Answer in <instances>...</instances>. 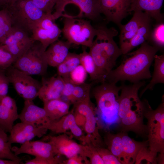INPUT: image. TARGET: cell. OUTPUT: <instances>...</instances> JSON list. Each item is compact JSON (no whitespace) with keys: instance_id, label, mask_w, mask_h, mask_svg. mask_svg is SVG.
<instances>
[{"instance_id":"obj_41","label":"cell","mask_w":164,"mask_h":164,"mask_svg":"<svg viewBox=\"0 0 164 164\" xmlns=\"http://www.w3.org/2000/svg\"><path fill=\"white\" fill-rule=\"evenodd\" d=\"M39 8L45 13H51L53 7L60 0H31Z\"/></svg>"},{"instance_id":"obj_52","label":"cell","mask_w":164,"mask_h":164,"mask_svg":"<svg viewBox=\"0 0 164 164\" xmlns=\"http://www.w3.org/2000/svg\"></svg>"},{"instance_id":"obj_43","label":"cell","mask_w":164,"mask_h":164,"mask_svg":"<svg viewBox=\"0 0 164 164\" xmlns=\"http://www.w3.org/2000/svg\"><path fill=\"white\" fill-rule=\"evenodd\" d=\"M9 83V78L5 73V70L0 71V94L2 98L7 95Z\"/></svg>"},{"instance_id":"obj_48","label":"cell","mask_w":164,"mask_h":164,"mask_svg":"<svg viewBox=\"0 0 164 164\" xmlns=\"http://www.w3.org/2000/svg\"><path fill=\"white\" fill-rule=\"evenodd\" d=\"M10 0H0V5L4 6V8L7 6L9 3Z\"/></svg>"},{"instance_id":"obj_45","label":"cell","mask_w":164,"mask_h":164,"mask_svg":"<svg viewBox=\"0 0 164 164\" xmlns=\"http://www.w3.org/2000/svg\"><path fill=\"white\" fill-rule=\"evenodd\" d=\"M72 112L75 123L83 131H84L86 122L85 116L83 114L73 110Z\"/></svg>"},{"instance_id":"obj_31","label":"cell","mask_w":164,"mask_h":164,"mask_svg":"<svg viewBox=\"0 0 164 164\" xmlns=\"http://www.w3.org/2000/svg\"><path fill=\"white\" fill-rule=\"evenodd\" d=\"M12 147L6 132L0 128V158L12 160L23 164L22 162V159L15 154L12 151Z\"/></svg>"},{"instance_id":"obj_40","label":"cell","mask_w":164,"mask_h":164,"mask_svg":"<svg viewBox=\"0 0 164 164\" xmlns=\"http://www.w3.org/2000/svg\"><path fill=\"white\" fill-rule=\"evenodd\" d=\"M104 164H121L118 159L108 149L95 146Z\"/></svg>"},{"instance_id":"obj_4","label":"cell","mask_w":164,"mask_h":164,"mask_svg":"<svg viewBox=\"0 0 164 164\" xmlns=\"http://www.w3.org/2000/svg\"><path fill=\"white\" fill-rule=\"evenodd\" d=\"M121 86L105 81L95 87L93 95L97 104L95 112L99 129L109 130L119 124V92Z\"/></svg>"},{"instance_id":"obj_2","label":"cell","mask_w":164,"mask_h":164,"mask_svg":"<svg viewBox=\"0 0 164 164\" xmlns=\"http://www.w3.org/2000/svg\"><path fill=\"white\" fill-rule=\"evenodd\" d=\"M121 85L119 95V125L121 132H132L137 136H147L146 125L144 124V100L138 95L139 90L145 84V81Z\"/></svg>"},{"instance_id":"obj_44","label":"cell","mask_w":164,"mask_h":164,"mask_svg":"<svg viewBox=\"0 0 164 164\" xmlns=\"http://www.w3.org/2000/svg\"><path fill=\"white\" fill-rule=\"evenodd\" d=\"M90 164L89 160L80 155H77L63 160V164Z\"/></svg>"},{"instance_id":"obj_30","label":"cell","mask_w":164,"mask_h":164,"mask_svg":"<svg viewBox=\"0 0 164 164\" xmlns=\"http://www.w3.org/2000/svg\"><path fill=\"white\" fill-rule=\"evenodd\" d=\"M80 64V54L69 53L64 60L56 67L57 75L62 78L70 77L71 72Z\"/></svg>"},{"instance_id":"obj_38","label":"cell","mask_w":164,"mask_h":164,"mask_svg":"<svg viewBox=\"0 0 164 164\" xmlns=\"http://www.w3.org/2000/svg\"><path fill=\"white\" fill-rule=\"evenodd\" d=\"M16 60L12 54L0 44V70H5L13 65Z\"/></svg>"},{"instance_id":"obj_50","label":"cell","mask_w":164,"mask_h":164,"mask_svg":"<svg viewBox=\"0 0 164 164\" xmlns=\"http://www.w3.org/2000/svg\"><path fill=\"white\" fill-rule=\"evenodd\" d=\"M13 0H10V3Z\"/></svg>"},{"instance_id":"obj_22","label":"cell","mask_w":164,"mask_h":164,"mask_svg":"<svg viewBox=\"0 0 164 164\" xmlns=\"http://www.w3.org/2000/svg\"><path fill=\"white\" fill-rule=\"evenodd\" d=\"M71 44L67 40H57L50 44L44 52L48 65L56 67L65 59Z\"/></svg>"},{"instance_id":"obj_26","label":"cell","mask_w":164,"mask_h":164,"mask_svg":"<svg viewBox=\"0 0 164 164\" xmlns=\"http://www.w3.org/2000/svg\"><path fill=\"white\" fill-rule=\"evenodd\" d=\"M44 109L48 118L51 121L57 120L69 113L70 103L61 98L43 102Z\"/></svg>"},{"instance_id":"obj_35","label":"cell","mask_w":164,"mask_h":164,"mask_svg":"<svg viewBox=\"0 0 164 164\" xmlns=\"http://www.w3.org/2000/svg\"><path fill=\"white\" fill-rule=\"evenodd\" d=\"M92 84L84 83L76 84L69 102L73 104L90 98Z\"/></svg>"},{"instance_id":"obj_46","label":"cell","mask_w":164,"mask_h":164,"mask_svg":"<svg viewBox=\"0 0 164 164\" xmlns=\"http://www.w3.org/2000/svg\"><path fill=\"white\" fill-rule=\"evenodd\" d=\"M20 163L12 160L0 158V164H19Z\"/></svg>"},{"instance_id":"obj_33","label":"cell","mask_w":164,"mask_h":164,"mask_svg":"<svg viewBox=\"0 0 164 164\" xmlns=\"http://www.w3.org/2000/svg\"><path fill=\"white\" fill-rule=\"evenodd\" d=\"M13 26L7 9H0V44L4 42L11 31Z\"/></svg>"},{"instance_id":"obj_42","label":"cell","mask_w":164,"mask_h":164,"mask_svg":"<svg viewBox=\"0 0 164 164\" xmlns=\"http://www.w3.org/2000/svg\"><path fill=\"white\" fill-rule=\"evenodd\" d=\"M63 78L64 81V86L62 92V97H65L69 102L70 99L72 96L76 84L72 81L70 77Z\"/></svg>"},{"instance_id":"obj_11","label":"cell","mask_w":164,"mask_h":164,"mask_svg":"<svg viewBox=\"0 0 164 164\" xmlns=\"http://www.w3.org/2000/svg\"><path fill=\"white\" fill-rule=\"evenodd\" d=\"M22 144L19 147H12V151L15 155L26 153L48 159L51 161L53 164H63V161L58 157V155H55L53 147L49 142L29 141Z\"/></svg>"},{"instance_id":"obj_29","label":"cell","mask_w":164,"mask_h":164,"mask_svg":"<svg viewBox=\"0 0 164 164\" xmlns=\"http://www.w3.org/2000/svg\"><path fill=\"white\" fill-rule=\"evenodd\" d=\"M104 142L108 149L118 159L121 164H125L122 150L121 132L116 134L108 132L104 136Z\"/></svg>"},{"instance_id":"obj_3","label":"cell","mask_w":164,"mask_h":164,"mask_svg":"<svg viewBox=\"0 0 164 164\" xmlns=\"http://www.w3.org/2000/svg\"><path fill=\"white\" fill-rule=\"evenodd\" d=\"M96 38L90 48L89 53L96 65L98 82L102 83L116 65L118 57L122 55L121 50L114 39L118 34L113 27L104 25L96 28Z\"/></svg>"},{"instance_id":"obj_18","label":"cell","mask_w":164,"mask_h":164,"mask_svg":"<svg viewBox=\"0 0 164 164\" xmlns=\"http://www.w3.org/2000/svg\"><path fill=\"white\" fill-rule=\"evenodd\" d=\"M42 86L38 97L43 102L60 98L64 86V81L57 75L49 78L42 77Z\"/></svg>"},{"instance_id":"obj_24","label":"cell","mask_w":164,"mask_h":164,"mask_svg":"<svg viewBox=\"0 0 164 164\" xmlns=\"http://www.w3.org/2000/svg\"><path fill=\"white\" fill-rule=\"evenodd\" d=\"M122 150L125 164H133L135 162L139 151L143 147L148 146L147 140L138 142L131 138L126 132H121Z\"/></svg>"},{"instance_id":"obj_21","label":"cell","mask_w":164,"mask_h":164,"mask_svg":"<svg viewBox=\"0 0 164 164\" xmlns=\"http://www.w3.org/2000/svg\"><path fill=\"white\" fill-rule=\"evenodd\" d=\"M31 32L32 39L39 42L46 50L50 44L58 40L62 30L55 23L52 26L43 27L34 26Z\"/></svg>"},{"instance_id":"obj_13","label":"cell","mask_w":164,"mask_h":164,"mask_svg":"<svg viewBox=\"0 0 164 164\" xmlns=\"http://www.w3.org/2000/svg\"><path fill=\"white\" fill-rule=\"evenodd\" d=\"M34 42L28 32L21 29L13 26L9 34L1 44L17 60Z\"/></svg>"},{"instance_id":"obj_5","label":"cell","mask_w":164,"mask_h":164,"mask_svg":"<svg viewBox=\"0 0 164 164\" xmlns=\"http://www.w3.org/2000/svg\"><path fill=\"white\" fill-rule=\"evenodd\" d=\"M144 115L147 120L146 125L149 148L151 151L164 154V101L155 110L148 101L143 100Z\"/></svg>"},{"instance_id":"obj_49","label":"cell","mask_w":164,"mask_h":164,"mask_svg":"<svg viewBox=\"0 0 164 164\" xmlns=\"http://www.w3.org/2000/svg\"><path fill=\"white\" fill-rule=\"evenodd\" d=\"M2 97H1V96L0 95V100H1V99Z\"/></svg>"},{"instance_id":"obj_12","label":"cell","mask_w":164,"mask_h":164,"mask_svg":"<svg viewBox=\"0 0 164 164\" xmlns=\"http://www.w3.org/2000/svg\"><path fill=\"white\" fill-rule=\"evenodd\" d=\"M132 0H97L101 13L107 20L118 26L122 20L130 14Z\"/></svg>"},{"instance_id":"obj_51","label":"cell","mask_w":164,"mask_h":164,"mask_svg":"<svg viewBox=\"0 0 164 164\" xmlns=\"http://www.w3.org/2000/svg\"><path fill=\"white\" fill-rule=\"evenodd\" d=\"M0 71H2V70H0Z\"/></svg>"},{"instance_id":"obj_8","label":"cell","mask_w":164,"mask_h":164,"mask_svg":"<svg viewBox=\"0 0 164 164\" xmlns=\"http://www.w3.org/2000/svg\"><path fill=\"white\" fill-rule=\"evenodd\" d=\"M45 50L39 42L35 41L13 66L29 75L43 76L46 73L48 66L44 54Z\"/></svg>"},{"instance_id":"obj_14","label":"cell","mask_w":164,"mask_h":164,"mask_svg":"<svg viewBox=\"0 0 164 164\" xmlns=\"http://www.w3.org/2000/svg\"><path fill=\"white\" fill-rule=\"evenodd\" d=\"M48 130L32 124L23 121L13 126L9 136L11 144H22L31 141L36 137L40 138L46 134Z\"/></svg>"},{"instance_id":"obj_19","label":"cell","mask_w":164,"mask_h":164,"mask_svg":"<svg viewBox=\"0 0 164 164\" xmlns=\"http://www.w3.org/2000/svg\"><path fill=\"white\" fill-rule=\"evenodd\" d=\"M133 16L125 25L121 24L118 26L120 30L119 35L120 45L128 42L134 36L142 24L151 18L146 13L135 10Z\"/></svg>"},{"instance_id":"obj_34","label":"cell","mask_w":164,"mask_h":164,"mask_svg":"<svg viewBox=\"0 0 164 164\" xmlns=\"http://www.w3.org/2000/svg\"><path fill=\"white\" fill-rule=\"evenodd\" d=\"M164 23L163 22H157L152 29L149 42L157 47L159 50L162 49L164 47Z\"/></svg>"},{"instance_id":"obj_36","label":"cell","mask_w":164,"mask_h":164,"mask_svg":"<svg viewBox=\"0 0 164 164\" xmlns=\"http://www.w3.org/2000/svg\"><path fill=\"white\" fill-rule=\"evenodd\" d=\"M79 155L85 158H88L90 164H104L95 146L91 145H81Z\"/></svg>"},{"instance_id":"obj_20","label":"cell","mask_w":164,"mask_h":164,"mask_svg":"<svg viewBox=\"0 0 164 164\" xmlns=\"http://www.w3.org/2000/svg\"><path fill=\"white\" fill-rule=\"evenodd\" d=\"M72 3L77 5L80 12L77 17L84 16L93 21H96L100 17L101 13L97 0H60L58 4L62 9L64 10L66 5Z\"/></svg>"},{"instance_id":"obj_15","label":"cell","mask_w":164,"mask_h":164,"mask_svg":"<svg viewBox=\"0 0 164 164\" xmlns=\"http://www.w3.org/2000/svg\"><path fill=\"white\" fill-rule=\"evenodd\" d=\"M48 138L56 155H63L69 158L80 153L81 145L72 140L66 133L56 136L50 135Z\"/></svg>"},{"instance_id":"obj_23","label":"cell","mask_w":164,"mask_h":164,"mask_svg":"<svg viewBox=\"0 0 164 164\" xmlns=\"http://www.w3.org/2000/svg\"><path fill=\"white\" fill-rule=\"evenodd\" d=\"M163 0H132L131 12L139 10L147 13L157 22H163V17L161 12Z\"/></svg>"},{"instance_id":"obj_1","label":"cell","mask_w":164,"mask_h":164,"mask_svg":"<svg viewBox=\"0 0 164 164\" xmlns=\"http://www.w3.org/2000/svg\"><path fill=\"white\" fill-rule=\"evenodd\" d=\"M159 50L148 42H145L136 50L123 55L121 64L110 72L106 81L115 84L125 81L134 83L150 79V67Z\"/></svg>"},{"instance_id":"obj_17","label":"cell","mask_w":164,"mask_h":164,"mask_svg":"<svg viewBox=\"0 0 164 164\" xmlns=\"http://www.w3.org/2000/svg\"><path fill=\"white\" fill-rule=\"evenodd\" d=\"M18 116L15 100L7 95L2 97L0 100V128L10 133Z\"/></svg>"},{"instance_id":"obj_10","label":"cell","mask_w":164,"mask_h":164,"mask_svg":"<svg viewBox=\"0 0 164 164\" xmlns=\"http://www.w3.org/2000/svg\"><path fill=\"white\" fill-rule=\"evenodd\" d=\"M5 73L17 93L25 100L33 101L38 97L42 86L38 80L13 65L5 70Z\"/></svg>"},{"instance_id":"obj_25","label":"cell","mask_w":164,"mask_h":164,"mask_svg":"<svg viewBox=\"0 0 164 164\" xmlns=\"http://www.w3.org/2000/svg\"><path fill=\"white\" fill-rule=\"evenodd\" d=\"M152 29L151 18H149L142 24L131 40L120 45L122 55L130 52L145 42H148Z\"/></svg>"},{"instance_id":"obj_9","label":"cell","mask_w":164,"mask_h":164,"mask_svg":"<svg viewBox=\"0 0 164 164\" xmlns=\"http://www.w3.org/2000/svg\"><path fill=\"white\" fill-rule=\"evenodd\" d=\"M73 104V110L83 114L86 118L84 129L86 133L85 145L103 147L104 143L99 132V128L95 112V107L91 101L90 98L77 102Z\"/></svg>"},{"instance_id":"obj_16","label":"cell","mask_w":164,"mask_h":164,"mask_svg":"<svg viewBox=\"0 0 164 164\" xmlns=\"http://www.w3.org/2000/svg\"><path fill=\"white\" fill-rule=\"evenodd\" d=\"M21 121L28 122L43 127L50 120L47 116L44 108L36 105L33 101L25 100L23 108L19 114Z\"/></svg>"},{"instance_id":"obj_32","label":"cell","mask_w":164,"mask_h":164,"mask_svg":"<svg viewBox=\"0 0 164 164\" xmlns=\"http://www.w3.org/2000/svg\"><path fill=\"white\" fill-rule=\"evenodd\" d=\"M80 64L83 67L90 76V79L98 81L97 68L94 59L90 53L85 49L80 54Z\"/></svg>"},{"instance_id":"obj_7","label":"cell","mask_w":164,"mask_h":164,"mask_svg":"<svg viewBox=\"0 0 164 164\" xmlns=\"http://www.w3.org/2000/svg\"><path fill=\"white\" fill-rule=\"evenodd\" d=\"M63 17L62 32L67 41L71 44L81 45L90 48L97 31L90 21L67 14Z\"/></svg>"},{"instance_id":"obj_6","label":"cell","mask_w":164,"mask_h":164,"mask_svg":"<svg viewBox=\"0 0 164 164\" xmlns=\"http://www.w3.org/2000/svg\"><path fill=\"white\" fill-rule=\"evenodd\" d=\"M12 26L31 32L34 25L46 13L31 0H13L6 7Z\"/></svg>"},{"instance_id":"obj_27","label":"cell","mask_w":164,"mask_h":164,"mask_svg":"<svg viewBox=\"0 0 164 164\" xmlns=\"http://www.w3.org/2000/svg\"><path fill=\"white\" fill-rule=\"evenodd\" d=\"M154 68L151 80L150 82L142 90L139 96L141 97L147 90H152L155 86L157 84L164 83V55L154 56Z\"/></svg>"},{"instance_id":"obj_28","label":"cell","mask_w":164,"mask_h":164,"mask_svg":"<svg viewBox=\"0 0 164 164\" xmlns=\"http://www.w3.org/2000/svg\"><path fill=\"white\" fill-rule=\"evenodd\" d=\"M75 123L73 112H69L57 120H50L43 128L50 130L56 134L66 133L67 131L70 130Z\"/></svg>"},{"instance_id":"obj_47","label":"cell","mask_w":164,"mask_h":164,"mask_svg":"<svg viewBox=\"0 0 164 164\" xmlns=\"http://www.w3.org/2000/svg\"><path fill=\"white\" fill-rule=\"evenodd\" d=\"M157 164H164V154L159 153L158 156L157 157Z\"/></svg>"},{"instance_id":"obj_37","label":"cell","mask_w":164,"mask_h":164,"mask_svg":"<svg viewBox=\"0 0 164 164\" xmlns=\"http://www.w3.org/2000/svg\"><path fill=\"white\" fill-rule=\"evenodd\" d=\"M157 153L151 150L148 146L141 149L136 156L135 164H157Z\"/></svg>"},{"instance_id":"obj_39","label":"cell","mask_w":164,"mask_h":164,"mask_svg":"<svg viewBox=\"0 0 164 164\" xmlns=\"http://www.w3.org/2000/svg\"><path fill=\"white\" fill-rule=\"evenodd\" d=\"M87 72L83 67L80 64L70 73V77L72 81L76 84L85 83L87 77Z\"/></svg>"}]
</instances>
